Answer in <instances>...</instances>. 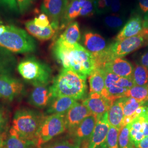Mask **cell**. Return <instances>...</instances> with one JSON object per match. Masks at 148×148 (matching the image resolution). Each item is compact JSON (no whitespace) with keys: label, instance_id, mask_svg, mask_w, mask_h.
<instances>
[{"label":"cell","instance_id":"1","mask_svg":"<svg viewBox=\"0 0 148 148\" xmlns=\"http://www.w3.org/2000/svg\"><path fill=\"white\" fill-rule=\"evenodd\" d=\"M52 52L64 69L87 77L95 69L93 56L79 43L70 44L58 38L53 44Z\"/></svg>","mask_w":148,"mask_h":148},{"label":"cell","instance_id":"2","mask_svg":"<svg viewBox=\"0 0 148 148\" xmlns=\"http://www.w3.org/2000/svg\"><path fill=\"white\" fill-rule=\"evenodd\" d=\"M87 76L70 69H62L50 86L53 97H69L76 101L85 99L87 92Z\"/></svg>","mask_w":148,"mask_h":148},{"label":"cell","instance_id":"3","mask_svg":"<svg viewBox=\"0 0 148 148\" xmlns=\"http://www.w3.org/2000/svg\"><path fill=\"white\" fill-rule=\"evenodd\" d=\"M148 46V28L144 27L139 34L133 37L115 41L106 46L104 51L94 56L95 69H99L106 63L116 58H123L128 54Z\"/></svg>","mask_w":148,"mask_h":148},{"label":"cell","instance_id":"4","mask_svg":"<svg viewBox=\"0 0 148 148\" xmlns=\"http://www.w3.org/2000/svg\"><path fill=\"white\" fill-rule=\"evenodd\" d=\"M44 117L42 114L32 109L23 108L18 110L13 116L10 132L23 139L34 143L36 133Z\"/></svg>","mask_w":148,"mask_h":148},{"label":"cell","instance_id":"5","mask_svg":"<svg viewBox=\"0 0 148 148\" xmlns=\"http://www.w3.org/2000/svg\"><path fill=\"white\" fill-rule=\"evenodd\" d=\"M0 47L12 53H31L36 51V42L24 30L13 25L6 26L0 36Z\"/></svg>","mask_w":148,"mask_h":148},{"label":"cell","instance_id":"6","mask_svg":"<svg viewBox=\"0 0 148 148\" xmlns=\"http://www.w3.org/2000/svg\"><path fill=\"white\" fill-rule=\"evenodd\" d=\"M22 77L35 86H46L50 82L52 70L49 66L35 57L23 59L17 66Z\"/></svg>","mask_w":148,"mask_h":148},{"label":"cell","instance_id":"7","mask_svg":"<svg viewBox=\"0 0 148 148\" xmlns=\"http://www.w3.org/2000/svg\"><path fill=\"white\" fill-rule=\"evenodd\" d=\"M66 130L65 115L51 114L45 116L35 138L34 143L36 147L41 148Z\"/></svg>","mask_w":148,"mask_h":148},{"label":"cell","instance_id":"8","mask_svg":"<svg viewBox=\"0 0 148 148\" xmlns=\"http://www.w3.org/2000/svg\"><path fill=\"white\" fill-rule=\"evenodd\" d=\"M101 70L104 76L108 99L113 103L117 99L125 97L127 91L134 86L132 76L122 77L103 69Z\"/></svg>","mask_w":148,"mask_h":148},{"label":"cell","instance_id":"9","mask_svg":"<svg viewBox=\"0 0 148 148\" xmlns=\"http://www.w3.org/2000/svg\"><path fill=\"white\" fill-rule=\"evenodd\" d=\"M68 0H43L41 10L51 21V25L56 31L60 27V23L64 13L69 4Z\"/></svg>","mask_w":148,"mask_h":148},{"label":"cell","instance_id":"10","mask_svg":"<svg viewBox=\"0 0 148 148\" xmlns=\"http://www.w3.org/2000/svg\"><path fill=\"white\" fill-rule=\"evenodd\" d=\"M97 120L98 117L94 114H91L86 117L77 127L70 132L71 139L82 145V148H86Z\"/></svg>","mask_w":148,"mask_h":148},{"label":"cell","instance_id":"11","mask_svg":"<svg viewBox=\"0 0 148 148\" xmlns=\"http://www.w3.org/2000/svg\"><path fill=\"white\" fill-rule=\"evenodd\" d=\"M24 88V85L19 79L8 75L0 76V98L12 101L21 95Z\"/></svg>","mask_w":148,"mask_h":148},{"label":"cell","instance_id":"12","mask_svg":"<svg viewBox=\"0 0 148 148\" xmlns=\"http://www.w3.org/2000/svg\"><path fill=\"white\" fill-rule=\"evenodd\" d=\"M110 126L108 112L98 117L95 127L86 148L99 147L106 140Z\"/></svg>","mask_w":148,"mask_h":148},{"label":"cell","instance_id":"13","mask_svg":"<svg viewBox=\"0 0 148 148\" xmlns=\"http://www.w3.org/2000/svg\"><path fill=\"white\" fill-rule=\"evenodd\" d=\"M92 112L98 117L108 112L114 103L106 97L96 93H90L87 98L82 103Z\"/></svg>","mask_w":148,"mask_h":148},{"label":"cell","instance_id":"14","mask_svg":"<svg viewBox=\"0 0 148 148\" xmlns=\"http://www.w3.org/2000/svg\"><path fill=\"white\" fill-rule=\"evenodd\" d=\"M93 114L82 103L77 102L65 115L66 130L71 132L86 117Z\"/></svg>","mask_w":148,"mask_h":148},{"label":"cell","instance_id":"15","mask_svg":"<svg viewBox=\"0 0 148 148\" xmlns=\"http://www.w3.org/2000/svg\"><path fill=\"white\" fill-rule=\"evenodd\" d=\"M122 77L132 76L134 66L126 59L116 58L104 64L101 68Z\"/></svg>","mask_w":148,"mask_h":148},{"label":"cell","instance_id":"16","mask_svg":"<svg viewBox=\"0 0 148 148\" xmlns=\"http://www.w3.org/2000/svg\"><path fill=\"white\" fill-rule=\"evenodd\" d=\"M50 86H35L29 98V103L37 108L42 109L49 104L53 99Z\"/></svg>","mask_w":148,"mask_h":148},{"label":"cell","instance_id":"17","mask_svg":"<svg viewBox=\"0 0 148 148\" xmlns=\"http://www.w3.org/2000/svg\"><path fill=\"white\" fill-rule=\"evenodd\" d=\"M145 113L137 117L131 122L130 142L134 145L148 136V121Z\"/></svg>","mask_w":148,"mask_h":148},{"label":"cell","instance_id":"18","mask_svg":"<svg viewBox=\"0 0 148 148\" xmlns=\"http://www.w3.org/2000/svg\"><path fill=\"white\" fill-rule=\"evenodd\" d=\"M82 40L84 47L93 57L101 52L106 47V43L104 37L95 32H85L82 35Z\"/></svg>","mask_w":148,"mask_h":148},{"label":"cell","instance_id":"19","mask_svg":"<svg viewBox=\"0 0 148 148\" xmlns=\"http://www.w3.org/2000/svg\"><path fill=\"white\" fill-rule=\"evenodd\" d=\"M144 28V20L139 15L131 17L122 27L115 37V41L133 37L139 34Z\"/></svg>","mask_w":148,"mask_h":148},{"label":"cell","instance_id":"20","mask_svg":"<svg viewBox=\"0 0 148 148\" xmlns=\"http://www.w3.org/2000/svg\"><path fill=\"white\" fill-rule=\"evenodd\" d=\"M77 102L76 99L69 97H53L49 104L47 112L49 114L65 115Z\"/></svg>","mask_w":148,"mask_h":148},{"label":"cell","instance_id":"21","mask_svg":"<svg viewBox=\"0 0 148 148\" xmlns=\"http://www.w3.org/2000/svg\"><path fill=\"white\" fill-rule=\"evenodd\" d=\"M121 99L124 113L123 126H125L138 116L137 114L138 109L147 103L139 101L130 97H124Z\"/></svg>","mask_w":148,"mask_h":148},{"label":"cell","instance_id":"22","mask_svg":"<svg viewBox=\"0 0 148 148\" xmlns=\"http://www.w3.org/2000/svg\"><path fill=\"white\" fill-rule=\"evenodd\" d=\"M90 93H96L108 98L104 76L100 69H95L89 76Z\"/></svg>","mask_w":148,"mask_h":148},{"label":"cell","instance_id":"23","mask_svg":"<svg viewBox=\"0 0 148 148\" xmlns=\"http://www.w3.org/2000/svg\"><path fill=\"white\" fill-rule=\"evenodd\" d=\"M108 114L110 125L120 131L124 127V113L121 98L114 102L108 111Z\"/></svg>","mask_w":148,"mask_h":148},{"label":"cell","instance_id":"24","mask_svg":"<svg viewBox=\"0 0 148 148\" xmlns=\"http://www.w3.org/2000/svg\"><path fill=\"white\" fill-rule=\"evenodd\" d=\"M16 65V60L11 52L0 47V76H11Z\"/></svg>","mask_w":148,"mask_h":148},{"label":"cell","instance_id":"25","mask_svg":"<svg viewBox=\"0 0 148 148\" xmlns=\"http://www.w3.org/2000/svg\"><path fill=\"white\" fill-rule=\"evenodd\" d=\"M25 26L30 34L41 41H46L51 39L56 32V30L51 24L47 27L42 28L36 26L33 20L27 21L25 23Z\"/></svg>","mask_w":148,"mask_h":148},{"label":"cell","instance_id":"26","mask_svg":"<svg viewBox=\"0 0 148 148\" xmlns=\"http://www.w3.org/2000/svg\"><path fill=\"white\" fill-rule=\"evenodd\" d=\"M81 7L79 0H71L67 6L60 23V29H64L80 16Z\"/></svg>","mask_w":148,"mask_h":148},{"label":"cell","instance_id":"27","mask_svg":"<svg viewBox=\"0 0 148 148\" xmlns=\"http://www.w3.org/2000/svg\"><path fill=\"white\" fill-rule=\"evenodd\" d=\"M81 38L79 23L73 21L67 26L58 39L70 44L77 43Z\"/></svg>","mask_w":148,"mask_h":148},{"label":"cell","instance_id":"28","mask_svg":"<svg viewBox=\"0 0 148 148\" xmlns=\"http://www.w3.org/2000/svg\"><path fill=\"white\" fill-rule=\"evenodd\" d=\"M5 148H34L35 144L32 141L23 139L15 134L10 132V134L5 140Z\"/></svg>","mask_w":148,"mask_h":148},{"label":"cell","instance_id":"29","mask_svg":"<svg viewBox=\"0 0 148 148\" xmlns=\"http://www.w3.org/2000/svg\"><path fill=\"white\" fill-rule=\"evenodd\" d=\"M125 97H130L139 101L148 102V84L144 86L134 85L128 90Z\"/></svg>","mask_w":148,"mask_h":148},{"label":"cell","instance_id":"30","mask_svg":"<svg viewBox=\"0 0 148 148\" xmlns=\"http://www.w3.org/2000/svg\"><path fill=\"white\" fill-rule=\"evenodd\" d=\"M134 85L144 86L148 84V69L137 64L133 69L132 75Z\"/></svg>","mask_w":148,"mask_h":148},{"label":"cell","instance_id":"31","mask_svg":"<svg viewBox=\"0 0 148 148\" xmlns=\"http://www.w3.org/2000/svg\"><path fill=\"white\" fill-rule=\"evenodd\" d=\"M124 17L119 14H110L106 16L104 23L106 27L112 30H117L123 25Z\"/></svg>","mask_w":148,"mask_h":148},{"label":"cell","instance_id":"32","mask_svg":"<svg viewBox=\"0 0 148 148\" xmlns=\"http://www.w3.org/2000/svg\"><path fill=\"white\" fill-rule=\"evenodd\" d=\"M119 132L115 127L110 126L106 140L103 143L106 148H119L118 141Z\"/></svg>","mask_w":148,"mask_h":148},{"label":"cell","instance_id":"33","mask_svg":"<svg viewBox=\"0 0 148 148\" xmlns=\"http://www.w3.org/2000/svg\"><path fill=\"white\" fill-rule=\"evenodd\" d=\"M81 7L80 16L89 17L93 16L95 13V0H79Z\"/></svg>","mask_w":148,"mask_h":148},{"label":"cell","instance_id":"34","mask_svg":"<svg viewBox=\"0 0 148 148\" xmlns=\"http://www.w3.org/2000/svg\"><path fill=\"white\" fill-rule=\"evenodd\" d=\"M131 123L123 127L119 133V148H127L130 143V131Z\"/></svg>","mask_w":148,"mask_h":148},{"label":"cell","instance_id":"35","mask_svg":"<svg viewBox=\"0 0 148 148\" xmlns=\"http://www.w3.org/2000/svg\"><path fill=\"white\" fill-rule=\"evenodd\" d=\"M80 147L79 143L71 139L70 140H63L56 142L40 148H80Z\"/></svg>","mask_w":148,"mask_h":148},{"label":"cell","instance_id":"36","mask_svg":"<svg viewBox=\"0 0 148 148\" xmlns=\"http://www.w3.org/2000/svg\"><path fill=\"white\" fill-rule=\"evenodd\" d=\"M111 0H95V13L98 14H103L109 12Z\"/></svg>","mask_w":148,"mask_h":148},{"label":"cell","instance_id":"37","mask_svg":"<svg viewBox=\"0 0 148 148\" xmlns=\"http://www.w3.org/2000/svg\"><path fill=\"white\" fill-rule=\"evenodd\" d=\"M0 5L11 12H19L17 0H0Z\"/></svg>","mask_w":148,"mask_h":148},{"label":"cell","instance_id":"38","mask_svg":"<svg viewBox=\"0 0 148 148\" xmlns=\"http://www.w3.org/2000/svg\"><path fill=\"white\" fill-rule=\"evenodd\" d=\"M33 21L36 26L42 28L47 27L51 24L48 16L45 13H41L38 16L35 18Z\"/></svg>","mask_w":148,"mask_h":148},{"label":"cell","instance_id":"39","mask_svg":"<svg viewBox=\"0 0 148 148\" xmlns=\"http://www.w3.org/2000/svg\"><path fill=\"white\" fill-rule=\"evenodd\" d=\"M34 0H17L19 12L21 14L25 13L32 6Z\"/></svg>","mask_w":148,"mask_h":148},{"label":"cell","instance_id":"40","mask_svg":"<svg viewBox=\"0 0 148 148\" xmlns=\"http://www.w3.org/2000/svg\"><path fill=\"white\" fill-rule=\"evenodd\" d=\"M139 8L143 15L144 21H148V0H138Z\"/></svg>","mask_w":148,"mask_h":148},{"label":"cell","instance_id":"41","mask_svg":"<svg viewBox=\"0 0 148 148\" xmlns=\"http://www.w3.org/2000/svg\"><path fill=\"white\" fill-rule=\"evenodd\" d=\"M121 2L120 0H111V5L109 12L110 14H119V12L121 10Z\"/></svg>","mask_w":148,"mask_h":148},{"label":"cell","instance_id":"42","mask_svg":"<svg viewBox=\"0 0 148 148\" xmlns=\"http://www.w3.org/2000/svg\"><path fill=\"white\" fill-rule=\"evenodd\" d=\"M139 64L148 69V49L140 56Z\"/></svg>","mask_w":148,"mask_h":148},{"label":"cell","instance_id":"43","mask_svg":"<svg viewBox=\"0 0 148 148\" xmlns=\"http://www.w3.org/2000/svg\"><path fill=\"white\" fill-rule=\"evenodd\" d=\"M134 146L136 148H148V136L144 138Z\"/></svg>","mask_w":148,"mask_h":148},{"label":"cell","instance_id":"44","mask_svg":"<svg viewBox=\"0 0 148 148\" xmlns=\"http://www.w3.org/2000/svg\"><path fill=\"white\" fill-rule=\"evenodd\" d=\"M4 117L3 116L2 113L0 111V130L3 128V126L4 125Z\"/></svg>","mask_w":148,"mask_h":148},{"label":"cell","instance_id":"45","mask_svg":"<svg viewBox=\"0 0 148 148\" xmlns=\"http://www.w3.org/2000/svg\"><path fill=\"white\" fill-rule=\"evenodd\" d=\"M5 145V140L3 137L0 134V148H4Z\"/></svg>","mask_w":148,"mask_h":148},{"label":"cell","instance_id":"46","mask_svg":"<svg viewBox=\"0 0 148 148\" xmlns=\"http://www.w3.org/2000/svg\"><path fill=\"white\" fill-rule=\"evenodd\" d=\"M6 30V26L0 25V36L4 33Z\"/></svg>","mask_w":148,"mask_h":148},{"label":"cell","instance_id":"47","mask_svg":"<svg viewBox=\"0 0 148 148\" xmlns=\"http://www.w3.org/2000/svg\"><path fill=\"white\" fill-rule=\"evenodd\" d=\"M146 106H147V108H146V113H145V115H146V117H147V120H148V102L147 103Z\"/></svg>","mask_w":148,"mask_h":148},{"label":"cell","instance_id":"48","mask_svg":"<svg viewBox=\"0 0 148 148\" xmlns=\"http://www.w3.org/2000/svg\"><path fill=\"white\" fill-rule=\"evenodd\" d=\"M136 148L135 147V146L132 143L130 142L129 144H128V148Z\"/></svg>","mask_w":148,"mask_h":148},{"label":"cell","instance_id":"49","mask_svg":"<svg viewBox=\"0 0 148 148\" xmlns=\"http://www.w3.org/2000/svg\"><path fill=\"white\" fill-rule=\"evenodd\" d=\"M144 27L148 28V21H144Z\"/></svg>","mask_w":148,"mask_h":148},{"label":"cell","instance_id":"50","mask_svg":"<svg viewBox=\"0 0 148 148\" xmlns=\"http://www.w3.org/2000/svg\"><path fill=\"white\" fill-rule=\"evenodd\" d=\"M98 148H106V145L103 143V144L101 145V146Z\"/></svg>","mask_w":148,"mask_h":148},{"label":"cell","instance_id":"51","mask_svg":"<svg viewBox=\"0 0 148 148\" xmlns=\"http://www.w3.org/2000/svg\"><path fill=\"white\" fill-rule=\"evenodd\" d=\"M3 24V21H2V20L0 19V25H2Z\"/></svg>","mask_w":148,"mask_h":148},{"label":"cell","instance_id":"52","mask_svg":"<svg viewBox=\"0 0 148 148\" xmlns=\"http://www.w3.org/2000/svg\"><path fill=\"white\" fill-rule=\"evenodd\" d=\"M5 148V147H4V148Z\"/></svg>","mask_w":148,"mask_h":148}]
</instances>
